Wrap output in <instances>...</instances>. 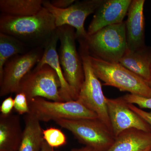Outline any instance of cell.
Wrapping results in <instances>:
<instances>
[{
  "label": "cell",
  "mask_w": 151,
  "mask_h": 151,
  "mask_svg": "<svg viewBox=\"0 0 151 151\" xmlns=\"http://www.w3.org/2000/svg\"><path fill=\"white\" fill-rule=\"evenodd\" d=\"M56 29L54 17L43 6L30 16H0V32L12 36L31 49L44 48Z\"/></svg>",
  "instance_id": "cell-1"
},
{
  "label": "cell",
  "mask_w": 151,
  "mask_h": 151,
  "mask_svg": "<svg viewBox=\"0 0 151 151\" xmlns=\"http://www.w3.org/2000/svg\"><path fill=\"white\" fill-rule=\"evenodd\" d=\"M14 108L19 115L30 113L28 101L25 94L21 92L16 94L14 99Z\"/></svg>",
  "instance_id": "cell-22"
},
{
  "label": "cell",
  "mask_w": 151,
  "mask_h": 151,
  "mask_svg": "<svg viewBox=\"0 0 151 151\" xmlns=\"http://www.w3.org/2000/svg\"><path fill=\"white\" fill-rule=\"evenodd\" d=\"M19 116L0 115V151H18L22 137Z\"/></svg>",
  "instance_id": "cell-15"
},
{
  "label": "cell",
  "mask_w": 151,
  "mask_h": 151,
  "mask_svg": "<svg viewBox=\"0 0 151 151\" xmlns=\"http://www.w3.org/2000/svg\"><path fill=\"white\" fill-rule=\"evenodd\" d=\"M148 84L149 86H150V87L151 88V76L150 78V81L148 82Z\"/></svg>",
  "instance_id": "cell-29"
},
{
  "label": "cell",
  "mask_w": 151,
  "mask_h": 151,
  "mask_svg": "<svg viewBox=\"0 0 151 151\" xmlns=\"http://www.w3.org/2000/svg\"><path fill=\"white\" fill-rule=\"evenodd\" d=\"M60 45L58 54L65 80L73 93L74 100L78 94L84 80L82 59L76 49L77 40L75 29L70 26L57 27Z\"/></svg>",
  "instance_id": "cell-4"
},
{
  "label": "cell",
  "mask_w": 151,
  "mask_h": 151,
  "mask_svg": "<svg viewBox=\"0 0 151 151\" xmlns=\"http://www.w3.org/2000/svg\"><path fill=\"white\" fill-rule=\"evenodd\" d=\"M104 1H76L69 7L63 9L55 7L50 1H44L43 6L54 17L57 28L70 26L76 29L77 39H85L88 36L84 27L85 20L89 15L95 12Z\"/></svg>",
  "instance_id": "cell-10"
},
{
  "label": "cell",
  "mask_w": 151,
  "mask_h": 151,
  "mask_svg": "<svg viewBox=\"0 0 151 151\" xmlns=\"http://www.w3.org/2000/svg\"><path fill=\"white\" fill-rule=\"evenodd\" d=\"M77 40L84 68V80L77 100L96 113L98 119L112 131L107 107V98L103 94L101 83L91 66L89 52L84 40Z\"/></svg>",
  "instance_id": "cell-5"
},
{
  "label": "cell",
  "mask_w": 151,
  "mask_h": 151,
  "mask_svg": "<svg viewBox=\"0 0 151 151\" xmlns=\"http://www.w3.org/2000/svg\"><path fill=\"white\" fill-rule=\"evenodd\" d=\"M31 48L12 36L0 32V78L4 66L9 59L15 55L24 54Z\"/></svg>",
  "instance_id": "cell-20"
},
{
  "label": "cell",
  "mask_w": 151,
  "mask_h": 151,
  "mask_svg": "<svg viewBox=\"0 0 151 151\" xmlns=\"http://www.w3.org/2000/svg\"><path fill=\"white\" fill-rule=\"evenodd\" d=\"M132 0H104L95 11L87 30L88 35L103 28L123 22Z\"/></svg>",
  "instance_id": "cell-12"
},
{
  "label": "cell",
  "mask_w": 151,
  "mask_h": 151,
  "mask_svg": "<svg viewBox=\"0 0 151 151\" xmlns=\"http://www.w3.org/2000/svg\"><path fill=\"white\" fill-rule=\"evenodd\" d=\"M14 108V99L12 97H8L3 101L0 107L1 114L8 115L11 114Z\"/></svg>",
  "instance_id": "cell-24"
},
{
  "label": "cell",
  "mask_w": 151,
  "mask_h": 151,
  "mask_svg": "<svg viewBox=\"0 0 151 151\" xmlns=\"http://www.w3.org/2000/svg\"><path fill=\"white\" fill-rule=\"evenodd\" d=\"M30 113L40 122H54L61 119H98L97 114L78 100L57 102L42 97L28 101Z\"/></svg>",
  "instance_id": "cell-7"
},
{
  "label": "cell",
  "mask_w": 151,
  "mask_h": 151,
  "mask_svg": "<svg viewBox=\"0 0 151 151\" xmlns=\"http://www.w3.org/2000/svg\"><path fill=\"white\" fill-rule=\"evenodd\" d=\"M150 148H151V147L150 148L147 149V150H146L145 151H149V150H150Z\"/></svg>",
  "instance_id": "cell-30"
},
{
  "label": "cell",
  "mask_w": 151,
  "mask_h": 151,
  "mask_svg": "<svg viewBox=\"0 0 151 151\" xmlns=\"http://www.w3.org/2000/svg\"><path fill=\"white\" fill-rule=\"evenodd\" d=\"M129 107L135 113L142 118L146 121L151 127V112H148L138 108L136 105L129 103Z\"/></svg>",
  "instance_id": "cell-25"
},
{
  "label": "cell",
  "mask_w": 151,
  "mask_h": 151,
  "mask_svg": "<svg viewBox=\"0 0 151 151\" xmlns=\"http://www.w3.org/2000/svg\"><path fill=\"white\" fill-rule=\"evenodd\" d=\"M107 104L111 129L115 137L129 129L151 132V127L148 123L131 109L129 103L123 97L114 99L107 98Z\"/></svg>",
  "instance_id": "cell-11"
},
{
  "label": "cell",
  "mask_w": 151,
  "mask_h": 151,
  "mask_svg": "<svg viewBox=\"0 0 151 151\" xmlns=\"http://www.w3.org/2000/svg\"><path fill=\"white\" fill-rule=\"evenodd\" d=\"M75 0H52L50 1L52 5L56 8L65 9L75 2Z\"/></svg>",
  "instance_id": "cell-26"
},
{
  "label": "cell",
  "mask_w": 151,
  "mask_h": 151,
  "mask_svg": "<svg viewBox=\"0 0 151 151\" xmlns=\"http://www.w3.org/2000/svg\"><path fill=\"white\" fill-rule=\"evenodd\" d=\"M119 63L148 83L151 76V47L145 45L134 51L127 49Z\"/></svg>",
  "instance_id": "cell-16"
},
{
  "label": "cell",
  "mask_w": 151,
  "mask_h": 151,
  "mask_svg": "<svg viewBox=\"0 0 151 151\" xmlns=\"http://www.w3.org/2000/svg\"><path fill=\"white\" fill-rule=\"evenodd\" d=\"M55 122L95 151H107L116 139L112 131L98 119H61Z\"/></svg>",
  "instance_id": "cell-6"
},
{
  "label": "cell",
  "mask_w": 151,
  "mask_h": 151,
  "mask_svg": "<svg viewBox=\"0 0 151 151\" xmlns=\"http://www.w3.org/2000/svg\"><path fill=\"white\" fill-rule=\"evenodd\" d=\"M149 151H151V148L150 149V150H149Z\"/></svg>",
  "instance_id": "cell-31"
},
{
  "label": "cell",
  "mask_w": 151,
  "mask_h": 151,
  "mask_svg": "<svg viewBox=\"0 0 151 151\" xmlns=\"http://www.w3.org/2000/svg\"><path fill=\"white\" fill-rule=\"evenodd\" d=\"M151 147V132L132 129L122 132L107 151H145Z\"/></svg>",
  "instance_id": "cell-17"
},
{
  "label": "cell",
  "mask_w": 151,
  "mask_h": 151,
  "mask_svg": "<svg viewBox=\"0 0 151 151\" xmlns=\"http://www.w3.org/2000/svg\"><path fill=\"white\" fill-rule=\"evenodd\" d=\"M145 0H132L126 24L127 49L134 51L145 46Z\"/></svg>",
  "instance_id": "cell-13"
},
{
  "label": "cell",
  "mask_w": 151,
  "mask_h": 151,
  "mask_svg": "<svg viewBox=\"0 0 151 151\" xmlns=\"http://www.w3.org/2000/svg\"><path fill=\"white\" fill-rule=\"evenodd\" d=\"M43 52L44 48H33L8 60L0 78V97L17 93L22 79L40 61Z\"/></svg>",
  "instance_id": "cell-9"
},
{
  "label": "cell",
  "mask_w": 151,
  "mask_h": 151,
  "mask_svg": "<svg viewBox=\"0 0 151 151\" xmlns=\"http://www.w3.org/2000/svg\"><path fill=\"white\" fill-rule=\"evenodd\" d=\"M44 139L52 148L59 147L67 143L66 136L61 130L54 127L43 130Z\"/></svg>",
  "instance_id": "cell-21"
},
{
  "label": "cell",
  "mask_w": 151,
  "mask_h": 151,
  "mask_svg": "<svg viewBox=\"0 0 151 151\" xmlns=\"http://www.w3.org/2000/svg\"><path fill=\"white\" fill-rule=\"evenodd\" d=\"M24 127L18 151H41L44 141L40 121L31 113L24 116Z\"/></svg>",
  "instance_id": "cell-18"
},
{
  "label": "cell",
  "mask_w": 151,
  "mask_h": 151,
  "mask_svg": "<svg viewBox=\"0 0 151 151\" xmlns=\"http://www.w3.org/2000/svg\"><path fill=\"white\" fill-rule=\"evenodd\" d=\"M60 82L54 69L45 64L34 68L20 83L18 92L25 94L28 101L35 97L57 102H64L60 96Z\"/></svg>",
  "instance_id": "cell-8"
},
{
  "label": "cell",
  "mask_w": 151,
  "mask_h": 151,
  "mask_svg": "<svg viewBox=\"0 0 151 151\" xmlns=\"http://www.w3.org/2000/svg\"><path fill=\"white\" fill-rule=\"evenodd\" d=\"M84 40L89 55L119 63L127 50L125 22L103 28Z\"/></svg>",
  "instance_id": "cell-3"
},
{
  "label": "cell",
  "mask_w": 151,
  "mask_h": 151,
  "mask_svg": "<svg viewBox=\"0 0 151 151\" xmlns=\"http://www.w3.org/2000/svg\"><path fill=\"white\" fill-rule=\"evenodd\" d=\"M123 97L128 103L138 105L140 108L151 109V97H141L131 94H126Z\"/></svg>",
  "instance_id": "cell-23"
},
{
  "label": "cell",
  "mask_w": 151,
  "mask_h": 151,
  "mask_svg": "<svg viewBox=\"0 0 151 151\" xmlns=\"http://www.w3.org/2000/svg\"><path fill=\"white\" fill-rule=\"evenodd\" d=\"M59 36L57 28L52 35L44 48V52L40 61L35 66L39 68L44 65L47 64L53 68L59 77L60 82V94L64 102L74 100L73 93L63 74L62 67L60 63L58 52L57 50Z\"/></svg>",
  "instance_id": "cell-14"
},
{
  "label": "cell",
  "mask_w": 151,
  "mask_h": 151,
  "mask_svg": "<svg viewBox=\"0 0 151 151\" xmlns=\"http://www.w3.org/2000/svg\"><path fill=\"white\" fill-rule=\"evenodd\" d=\"M89 59L94 73L104 82L103 85L134 95L151 97V88L148 83L121 63L107 62L89 55Z\"/></svg>",
  "instance_id": "cell-2"
},
{
  "label": "cell",
  "mask_w": 151,
  "mask_h": 151,
  "mask_svg": "<svg viewBox=\"0 0 151 151\" xmlns=\"http://www.w3.org/2000/svg\"><path fill=\"white\" fill-rule=\"evenodd\" d=\"M43 0H1L0 11L3 14L15 17L34 15L43 8Z\"/></svg>",
  "instance_id": "cell-19"
},
{
  "label": "cell",
  "mask_w": 151,
  "mask_h": 151,
  "mask_svg": "<svg viewBox=\"0 0 151 151\" xmlns=\"http://www.w3.org/2000/svg\"><path fill=\"white\" fill-rule=\"evenodd\" d=\"M71 151H95L93 149L89 147L85 146V147L81 148L80 149H74L71 150Z\"/></svg>",
  "instance_id": "cell-28"
},
{
  "label": "cell",
  "mask_w": 151,
  "mask_h": 151,
  "mask_svg": "<svg viewBox=\"0 0 151 151\" xmlns=\"http://www.w3.org/2000/svg\"><path fill=\"white\" fill-rule=\"evenodd\" d=\"M41 151H60L55 150L54 148L52 147L44 140L42 144Z\"/></svg>",
  "instance_id": "cell-27"
}]
</instances>
